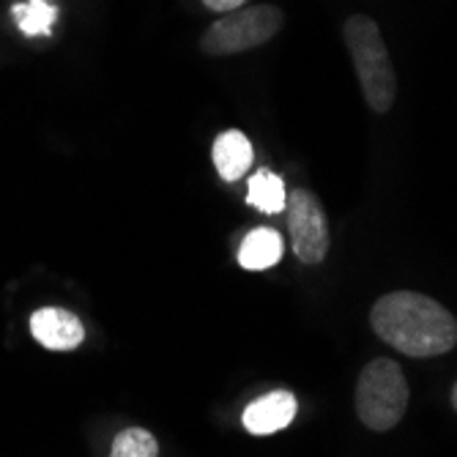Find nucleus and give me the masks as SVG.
<instances>
[{
  "label": "nucleus",
  "instance_id": "f257e3e1",
  "mask_svg": "<svg viewBox=\"0 0 457 457\" xmlns=\"http://www.w3.org/2000/svg\"><path fill=\"white\" fill-rule=\"evenodd\" d=\"M372 331L411 359L444 356L457 345V320L436 299L417 290H395L370 310Z\"/></svg>",
  "mask_w": 457,
  "mask_h": 457
},
{
  "label": "nucleus",
  "instance_id": "f03ea898",
  "mask_svg": "<svg viewBox=\"0 0 457 457\" xmlns=\"http://www.w3.org/2000/svg\"><path fill=\"white\" fill-rule=\"evenodd\" d=\"M343 41L353 61L364 102L372 112H389L397 99V74L381 28L372 17L353 14L343 25Z\"/></svg>",
  "mask_w": 457,
  "mask_h": 457
},
{
  "label": "nucleus",
  "instance_id": "7ed1b4c3",
  "mask_svg": "<svg viewBox=\"0 0 457 457\" xmlns=\"http://www.w3.org/2000/svg\"><path fill=\"white\" fill-rule=\"evenodd\" d=\"M408 381L403 367L392 359L370 361L356 381V413L364 428L386 433L397 428L408 411Z\"/></svg>",
  "mask_w": 457,
  "mask_h": 457
},
{
  "label": "nucleus",
  "instance_id": "20e7f679",
  "mask_svg": "<svg viewBox=\"0 0 457 457\" xmlns=\"http://www.w3.org/2000/svg\"><path fill=\"white\" fill-rule=\"evenodd\" d=\"M285 25V14L277 6H241L222 14L200 36V50L212 58L238 55L246 50L263 47Z\"/></svg>",
  "mask_w": 457,
  "mask_h": 457
},
{
  "label": "nucleus",
  "instance_id": "39448f33",
  "mask_svg": "<svg viewBox=\"0 0 457 457\" xmlns=\"http://www.w3.org/2000/svg\"><path fill=\"white\" fill-rule=\"evenodd\" d=\"M285 212H287V230H290V244H294V255L307 266L323 263L331 236H328V220L323 212V203L318 200V195L304 187L290 189Z\"/></svg>",
  "mask_w": 457,
  "mask_h": 457
},
{
  "label": "nucleus",
  "instance_id": "423d86ee",
  "mask_svg": "<svg viewBox=\"0 0 457 457\" xmlns=\"http://www.w3.org/2000/svg\"><path fill=\"white\" fill-rule=\"evenodd\" d=\"M30 335L47 351H74L86 340V326L63 307H41L30 315Z\"/></svg>",
  "mask_w": 457,
  "mask_h": 457
},
{
  "label": "nucleus",
  "instance_id": "0eeeda50",
  "mask_svg": "<svg viewBox=\"0 0 457 457\" xmlns=\"http://www.w3.org/2000/svg\"><path fill=\"white\" fill-rule=\"evenodd\" d=\"M296 397L287 389H274L258 400H253L244 411V428L253 436H271L277 430H285L296 417Z\"/></svg>",
  "mask_w": 457,
  "mask_h": 457
},
{
  "label": "nucleus",
  "instance_id": "6e6552de",
  "mask_svg": "<svg viewBox=\"0 0 457 457\" xmlns=\"http://www.w3.org/2000/svg\"><path fill=\"white\" fill-rule=\"evenodd\" d=\"M212 156H214V168H217L220 179L233 184V181H241V176H246L249 164L255 159V151L244 132L228 129L214 140Z\"/></svg>",
  "mask_w": 457,
  "mask_h": 457
},
{
  "label": "nucleus",
  "instance_id": "1a4fd4ad",
  "mask_svg": "<svg viewBox=\"0 0 457 457\" xmlns=\"http://www.w3.org/2000/svg\"><path fill=\"white\" fill-rule=\"evenodd\" d=\"M282 258V236L271 228L249 230L238 246V263L249 271H266Z\"/></svg>",
  "mask_w": 457,
  "mask_h": 457
},
{
  "label": "nucleus",
  "instance_id": "9d476101",
  "mask_svg": "<svg viewBox=\"0 0 457 457\" xmlns=\"http://www.w3.org/2000/svg\"><path fill=\"white\" fill-rule=\"evenodd\" d=\"M246 203L263 214H279L287 203L285 181L271 170H258L246 184Z\"/></svg>",
  "mask_w": 457,
  "mask_h": 457
},
{
  "label": "nucleus",
  "instance_id": "9b49d317",
  "mask_svg": "<svg viewBox=\"0 0 457 457\" xmlns=\"http://www.w3.org/2000/svg\"><path fill=\"white\" fill-rule=\"evenodd\" d=\"M12 14L25 36H47L58 20V9L50 0H25L12 9Z\"/></svg>",
  "mask_w": 457,
  "mask_h": 457
},
{
  "label": "nucleus",
  "instance_id": "f8f14e48",
  "mask_svg": "<svg viewBox=\"0 0 457 457\" xmlns=\"http://www.w3.org/2000/svg\"><path fill=\"white\" fill-rule=\"evenodd\" d=\"M110 457H159V441L145 428H127L112 438Z\"/></svg>",
  "mask_w": 457,
  "mask_h": 457
},
{
  "label": "nucleus",
  "instance_id": "ddd939ff",
  "mask_svg": "<svg viewBox=\"0 0 457 457\" xmlns=\"http://www.w3.org/2000/svg\"><path fill=\"white\" fill-rule=\"evenodd\" d=\"M203 4H205V9L228 14V12H236V9L246 6V0H203Z\"/></svg>",
  "mask_w": 457,
  "mask_h": 457
},
{
  "label": "nucleus",
  "instance_id": "4468645a",
  "mask_svg": "<svg viewBox=\"0 0 457 457\" xmlns=\"http://www.w3.org/2000/svg\"><path fill=\"white\" fill-rule=\"evenodd\" d=\"M452 408L457 411V384L452 386Z\"/></svg>",
  "mask_w": 457,
  "mask_h": 457
}]
</instances>
